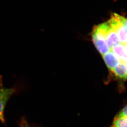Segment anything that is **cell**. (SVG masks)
Returning a JSON list of instances; mask_svg holds the SVG:
<instances>
[{"label": "cell", "instance_id": "cell-1", "mask_svg": "<svg viewBox=\"0 0 127 127\" xmlns=\"http://www.w3.org/2000/svg\"><path fill=\"white\" fill-rule=\"evenodd\" d=\"M16 89L13 88H5L0 78V121L2 123H5L4 115L5 106L10 97L16 93Z\"/></svg>", "mask_w": 127, "mask_h": 127}, {"label": "cell", "instance_id": "cell-2", "mask_svg": "<svg viewBox=\"0 0 127 127\" xmlns=\"http://www.w3.org/2000/svg\"><path fill=\"white\" fill-rule=\"evenodd\" d=\"M105 23V40L110 50L112 47L120 43V41L116 31L110 20Z\"/></svg>", "mask_w": 127, "mask_h": 127}, {"label": "cell", "instance_id": "cell-3", "mask_svg": "<svg viewBox=\"0 0 127 127\" xmlns=\"http://www.w3.org/2000/svg\"><path fill=\"white\" fill-rule=\"evenodd\" d=\"M109 20L116 31L120 42L123 44L127 43V27L119 20L116 13L113 14Z\"/></svg>", "mask_w": 127, "mask_h": 127}, {"label": "cell", "instance_id": "cell-4", "mask_svg": "<svg viewBox=\"0 0 127 127\" xmlns=\"http://www.w3.org/2000/svg\"><path fill=\"white\" fill-rule=\"evenodd\" d=\"M110 72L117 79L123 82L127 80V64L121 62Z\"/></svg>", "mask_w": 127, "mask_h": 127}, {"label": "cell", "instance_id": "cell-5", "mask_svg": "<svg viewBox=\"0 0 127 127\" xmlns=\"http://www.w3.org/2000/svg\"><path fill=\"white\" fill-rule=\"evenodd\" d=\"M102 57L105 63L110 72L121 63L120 60L111 51H109L106 53L102 55Z\"/></svg>", "mask_w": 127, "mask_h": 127}, {"label": "cell", "instance_id": "cell-6", "mask_svg": "<svg viewBox=\"0 0 127 127\" xmlns=\"http://www.w3.org/2000/svg\"><path fill=\"white\" fill-rule=\"evenodd\" d=\"M110 51L117 57L121 62L127 63V54L123 44L120 43L114 46L110 49Z\"/></svg>", "mask_w": 127, "mask_h": 127}, {"label": "cell", "instance_id": "cell-7", "mask_svg": "<svg viewBox=\"0 0 127 127\" xmlns=\"http://www.w3.org/2000/svg\"><path fill=\"white\" fill-rule=\"evenodd\" d=\"M111 127H127V116L117 114Z\"/></svg>", "mask_w": 127, "mask_h": 127}, {"label": "cell", "instance_id": "cell-8", "mask_svg": "<svg viewBox=\"0 0 127 127\" xmlns=\"http://www.w3.org/2000/svg\"><path fill=\"white\" fill-rule=\"evenodd\" d=\"M18 124L20 127H39L29 123L25 116H23L20 119Z\"/></svg>", "mask_w": 127, "mask_h": 127}, {"label": "cell", "instance_id": "cell-9", "mask_svg": "<svg viewBox=\"0 0 127 127\" xmlns=\"http://www.w3.org/2000/svg\"><path fill=\"white\" fill-rule=\"evenodd\" d=\"M116 15L117 18L119 19V20L127 28V18L125 17H123V16L119 15L118 14L116 13Z\"/></svg>", "mask_w": 127, "mask_h": 127}, {"label": "cell", "instance_id": "cell-10", "mask_svg": "<svg viewBox=\"0 0 127 127\" xmlns=\"http://www.w3.org/2000/svg\"><path fill=\"white\" fill-rule=\"evenodd\" d=\"M123 45H124V48H125V51H126V53H127V43L124 44H123Z\"/></svg>", "mask_w": 127, "mask_h": 127}, {"label": "cell", "instance_id": "cell-11", "mask_svg": "<svg viewBox=\"0 0 127 127\" xmlns=\"http://www.w3.org/2000/svg\"><path fill=\"white\" fill-rule=\"evenodd\" d=\"M126 64H127V63Z\"/></svg>", "mask_w": 127, "mask_h": 127}]
</instances>
